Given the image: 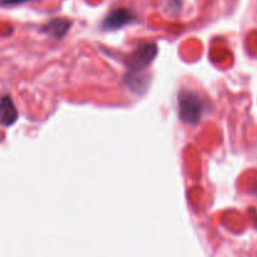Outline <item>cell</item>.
Wrapping results in <instances>:
<instances>
[{"label": "cell", "instance_id": "5", "mask_svg": "<svg viewBox=\"0 0 257 257\" xmlns=\"http://www.w3.org/2000/svg\"><path fill=\"white\" fill-rule=\"evenodd\" d=\"M18 119V110L15 108L10 97H3L0 99V124L9 125L14 124Z\"/></svg>", "mask_w": 257, "mask_h": 257}, {"label": "cell", "instance_id": "1", "mask_svg": "<svg viewBox=\"0 0 257 257\" xmlns=\"http://www.w3.org/2000/svg\"><path fill=\"white\" fill-rule=\"evenodd\" d=\"M177 103L180 119L186 124H197L206 110V104L202 98L190 89L181 90Z\"/></svg>", "mask_w": 257, "mask_h": 257}, {"label": "cell", "instance_id": "4", "mask_svg": "<svg viewBox=\"0 0 257 257\" xmlns=\"http://www.w3.org/2000/svg\"><path fill=\"white\" fill-rule=\"evenodd\" d=\"M70 25H72L70 20L65 19V18H54L42 28V32L50 35L54 39H62L68 33Z\"/></svg>", "mask_w": 257, "mask_h": 257}, {"label": "cell", "instance_id": "6", "mask_svg": "<svg viewBox=\"0 0 257 257\" xmlns=\"http://www.w3.org/2000/svg\"><path fill=\"white\" fill-rule=\"evenodd\" d=\"M25 2H30V0H0V5H4V7H12V5L23 4V3Z\"/></svg>", "mask_w": 257, "mask_h": 257}, {"label": "cell", "instance_id": "2", "mask_svg": "<svg viewBox=\"0 0 257 257\" xmlns=\"http://www.w3.org/2000/svg\"><path fill=\"white\" fill-rule=\"evenodd\" d=\"M157 53L158 48L155 43H143L138 45L125 60L130 73H141L145 70L153 62Z\"/></svg>", "mask_w": 257, "mask_h": 257}, {"label": "cell", "instance_id": "3", "mask_svg": "<svg viewBox=\"0 0 257 257\" xmlns=\"http://www.w3.org/2000/svg\"><path fill=\"white\" fill-rule=\"evenodd\" d=\"M135 19V13H132L128 9H124V8H119V9H115L113 10V12H110L109 14L105 17V19L103 20V29H120V28H123L124 25L132 23Z\"/></svg>", "mask_w": 257, "mask_h": 257}]
</instances>
